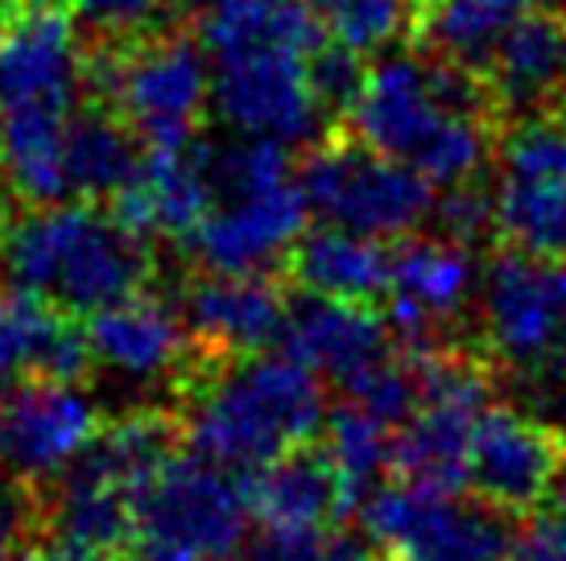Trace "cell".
Returning a JSON list of instances; mask_svg holds the SVG:
<instances>
[{
    "instance_id": "cell-13",
    "label": "cell",
    "mask_w": 566,
    "mask_h": 561,
    "mask_svg": "<svg viewBox=\"0 0 566 561\" xmlns=\"http://www.w3.org/2000/svg\"><path fill=\"white\" fill-rule=\"evenodd\" d=\"M104 430V413L80 384L21 380L0 392V470L46 487Z\"/></svg>"
},
{
    "instance_id": "cell-21",
    "label": "cell",
    "mask_w": 566,
    "mask_h": 561,
    "mask_svg": "<svg viewBox=\"0 0 566 561\" xmlns=\"http://www.w3.org/2000/svg\"><path fill=\"white\" fill-rule=\"evenodd\" d=\"M33 375L83 384L92 375V347L75 314L13 285L0 289V392Z\"/></svg>"
},
{
    "instance_id": "cell-22",
    "label": "cell",
    "mask_w": 566,
    "mask_h": 561,
    "mask_svg": "<svg viewBox=\"0 0 566 561\" xmlns=\"http://www.w3.org/2000/svg\"><path fill=\"white\" fill-rule=\"evenodd\" d=\"M282 277L298 294L377 306L394 294V248L377 235L323 223L302 232L298 244L285 252Z\"/></svg>"
},
{
    "instance_id": "cell-34",
    "label": "cell",
    "mask_w": 566,
    "mask_h": 561,
    "mask_svg": "<svg viewBox=\"0 0 566 561\" xmlns=\"http://www.w3.org/2000/svg\"><path fill=\"white\" fill-rule=\"evenodd\" d=\"M551 363H554V380H558V413H563V425H558V430L566 434V339H563V347L554 351Z\"/></svg>"
},
{
    "instance_id": "cell-1",
    "label": "cell",
    "mask_w": 566,
    "mask_h": 561,
    "mask_svg": "<svg viewBox=\"0 0 566 561\" xmlns=\"http://www.w3.org/2000/svg\"><path fill=\"white\" fill-rule=\"evenodd\" d=\"M501 125L484 75L434 50L368 66L360 95L344 116V128L364 145L418 170L434 187L480 178Z\"/></svg>"
},
{
    "instance_id": "cell-26",
    "label": "cell",
    "mask_w": 566,
    "mask_h": 561,
    "mask_svg": "<svg viewBox=\"0 0 566 561\" xmlns=\"http://www.w3.org/2000/svg\"><path fill=\"white\" fill-rule=\"evenodd\" d=\"M537 0H434L418 21V46L434 50L451 63L484 71L492 50Z\"/></svg>"
},
{
    "instance_id": "cell-28",
    "label": "cell",
    "mask_w": 566,
    "mask_h": 561,
    "mask_svg": "<svg viewBox=\"0 0 566 561\" xmlns=\"http://www.w3.org/2000/svg\"><path fill=\"white\" fill-rule=\"evenodd\" d=\"M331 42L373 54L394 46L397 38H413L418 4L413 0H306Z\"/></svg>"
},
{
    "instance_id": "cell-25",
    "label": "cell",
    "mask_w": 566,
    "mask_h": 561,
    "mask_svg": "<svg viewBox=\"0 0 566 561\" xmlns=\"http://www.w3.org/2000/svg\"><path fill=\"white\" fill-rule=\"evenodd\" d=\"M496 240L504 248L566 261V173H504L496 187Z\"/></svg>"
},
{
    "instance_id": "cell-17",
    "label": "cell",
    "mask_w": 566,
    "mask_h": 561,
    "mask_svg": "<svg viewBox=\"0 0 566 561\" xmlns=\"http://www.w3.org/2000/svg\"><path fill=\"white\" fill-rule=\"evenodd\" d=\"M83 330H87L92 363H99L104 372H116L120 380H133V384H149V380H166V375L178 380L187 359L195 356L178 301L158 297L154 289H142L116 306L87 314Z\"/></svg>"
},
{
    "instance_id": "cell-15",
    "label": "cell",
    "mask_w": 566,
    "mask_h": 561,
    "mask_svg": "<svg viewBox=\"0 0 566 561\" xmlns=\"http://www.w3.org/2000/svg\"><path fill=\"white\" fill-rule=\"evenodd\" d=\"M178 310L190 343L207 356H252L277 347L290 314V280L277 273H216L203 268L182 280Z\"/></svg>"
},
{
    "instance_id": "cell-4",
    "label": "cell",
    "mask_w": 566,
    "mask_h": 561,
    "mask_svg": "<svg viewBox=\"0 0 566 561\" xmlns=\"http://www.w3.org/2000/svg\"><path fill=\"white\" fill-rule=\"evenodd\" d=\"M0 265L17 289L87 318L142 294L158 277L149 240L128 232L95 203H46L13 215L0 240Z\"/></svg>"
},
{
    "instance_id": "cell-16",
    "label": "cell",
    "mask_w": 566,
    "mask_h": 561,
    "mask_svg": "<svg viewBox=\"0 0 566 561\" xmlns=\"http://www.w3.org/2000/svg\"><path fill=\"white\" fill-rule=\"evenodd\" d=\"M475 248L442 235H406L394 248L389 327L397 347L451 343L442 330L475 301Z\"/></svg>"
},
{
    "instance_id": "cell-14",
    "label": "cell",
    "mask_w": 566,
    "mask_h": 561,
    "mask_svg": "<svg viewBox=\"0 0 566 561\" xmlns=\"http://www.w3.org/2000/svg\"><path fill=\"white\" fill-rule=\"evenodd\" d=\"M306 194L298 173L256 190L220 194L199 227L182 240L190 261L216 273H269L285 261V252L306 232Z\"/></svg>"
},
{
    "instance_id": "cell-27",
    "label": "cell",
    "mask_w": 566,
    "mask_h": 561,
    "mask_svg": "<svg viewBox=\"0 0 566 561\" xmlns=\"http://www.w3.org/2000/svg\"><path fill=\"white\" fill-rule=\"evenodd\" d=\"M389 434H394L389 425H380L373 413H364L352 401H339L323 421V451L339 470L352 508H360L364 496L377 487L380 470H389V442H394Z\"/></svg>"
},
{
    "instance_id": "cell-36",
    "label": "cell",
    "mask_w": 566,
    "mask_h": 561,
    "mask_svg": "<svg viewBox=\"0 0 566 561\" xmlns=\"http://www.w3.org/2000/svg\"><path fill=\"white\" fill-rule=\"evenodd\" d=\"M546 508H566V475H563V484L554 487V496H551V504Z\"/></svg>"
},
{
    "instance_id": "cell-24",
    "label": "cell",
    "mask_w": 566,
    "mask_h": 561,
    "mask_svg": "<svg viewBox=\"0 0 566 561\" xmlns=\"http://www.w3.org/2000/svg\"><path fill=\"white\" fill-rule=\"evenodd\" d=\"M145 145L112 108L83 99L66 125V194L75 203H112L142 170Z\"/></svg>"
},
{
    "instance_id": "cell-2",
    "label": "cell",
    "mask_w": 566,
    "mask_h": 561,
    "mask_svg": "<svg viewBox=\"0 0 566 561\" xmlns=\"http://www.w3.org/2000/svg\"><path fill=\"white\" fill-rule=\"evenodd\" d=\"M174 392L190 454L240 475L315 442L327 421L318 375L285 351L207 356L195 347Z\"/></svg>"
},
{
    "instance_id": "cell-30",
    "label": "cell",
    "mask_w": 566,
    "mask_h": 561,
    "mask_svg": "<svg viewBox=\"0 0 566 561\" xmlns=\"http://www.w3.org/2000/svg\"><path fill=\"white\" fill-rule=\"evenodd\" d=\"M306 75H311V95L318 104V116L323 120H335L344 125V116L352 112L356 95H360L364 78H368V66L360 63L356 50L339 46V42H323V46L311 54L306 63Z\"/></svg>"
},
{
    "instance_id": "cell-19",
    "label": "cell",
    "mask_w": 566,
    "mask_h": 561,
    "mask_svg": "<svg viewBox=\"0 0 566 561\" xmlns=\"http://www.w3.org/2000/svg\"><path fill=\"white\" fill-rule=\"evenodd\" d=\"M216 190L207 178V140L178 149H145L142 170L133 173L108 211L142 240H187L211 211Z\"/></svg>"
},
{
    "instance_id": "cell-29",
    "label": "cell",
    "mask_w": 566,
    "mask_h": 561,
    "mask_svg": "<svg viewBox=\"0 0 566 561\" xmlns=\"http://www.w3.org/2000/svg\"><path fill=\"white\" fill-rule=\"evenodd\" d=\"M80 25L95 38H133V33L178 25V17L199 0H66Z\"/></svg>"
},
{
    "instance_id": "cell-8",
    "label": "cell",
    "mask_w": 566,
    "mask_h": 561,
    "mask_svg": "<svg viewBox=\"0 0 566 561\" xmlns=\"http://www.w3.org/2000/svg\"><path fill=\"white\" fill-rule=\"evenodd\" d=\"M509 520L484 499L413 484L373 487L360 504L364 532L389 561H504Z\"/></svg>"
},
{
    "instance_id": "cell-18",
    "label": "cell",
    "mask_w": 566,
    "mask_h": 561,
    "mask_svg": "<svg viewBox=\"0 0 566 561\" xmlns=\"http://www.w3.org/2000/svg\"><path fill=\"white\" fill-rule=\"evenodd\" d=\"M277 347L306 363L315 375H327L339 389H347L368 368H377L380 359L394 356L397 339L377 306L298 294V301H290Z\"/></svg>"
},
{
    "instance_id": "cell-10",
    "label": "cell",
    "mask_w": 566,
    "mask_h": 561,
    "mask_svg": "<svg viewBox=\"0 0 566 561\" xmlns=\"http://www.w3.org/2000/svg\"><path fill=\"white\" fill-rule=\"evenodd\" d=\"M83 104L80 21L66 0H0V112H59Z\"/></svg>"
},
{
    "instance_id": "cell-23",
    "label": "cell",
    "mask_w": 566,
    "mask_h": 561,
    "mask_svg": "<svg viewBox=\"0 0 566 561\" xmlns=\"http://www.w3.org/2000/svg\"><path fill=\"white\" fill-rule=\"evenodd\" d=\"M244 499L249 512L265 529H306L323 532L339 516L352 512L344 479L323 451V442H306L285 451L282 458L265 463L261 470L244 475Z\"/></svg>"
},
{
    "instance_id": "cell-6",
    "label": "cell",
    "mask_w": 566,
    "mask_h": 561,
    "mask_svg": "<svg viewBox=\"0 0 566 561\" xmlns=\"http://www.w3.org/2000/svg\"><path fill=\"white\" fill-rule=\"evenodd\" d=\"M298 187L306 207L331 227L406 240L434 215V182L394 157L364 145L352 128L335 125L302 157Z\"/></svg>"
},
{
    "instance_id": "cell-7",
    "label": "cell",
    "mask_w": 566,
    "mask_h": 561,
    "mask_svg": "<svg viewBox=\"0 0 566 561\" xmlns=\"http://www.w3.org/2000/svg\"><path fill=\"white\" fill-rule=\"evenodd\" d=\"M244 479L207 458L170 454L137 499L133 541L120 561H232L249 525Z\"/></svg>"
},
{
    "instance_id": "cell-33",
    "label": "cell",
    "mask_w": 566,
    "mask_h": 561,
    "mask_svg": "<svg viewBox=\"0 0 566 561\" xmlns=\"http://www.w3.org/2000/svg\"><path fill=\"white\" fill-rule=\"evenodd\" d=\"M323 532L265 529L252 546H244V561H318V553H323Z\"/></svg>"
},
{
    "instance_id": "cell-9",
    "label": "cell",
    "mask_w": 566,
    "mask_h": 561,
    "mask_svg": "<svg viewBox=\"0 0 566 561\" xmlns=\"http://www.w3.org/2000/svg\"><path fill=\"white\" fill-rule=\"evenodd\" d=\"M475 314L492 368H546L566 339V265L501 244L480 273Z\"/></svg>"
},
{
    "instance_id": "cell-5",
    "label": "cell",
    "mask_w": 566,
    "mask_h": 561,
    "mask_svg": "<svg viewBox=\"0 0 566 561\" xmlns=\"http://www.w3.org/2000/svg\"><path fill=\"white\" fill-rule=\"evenodd\" d=\"M83 99L116 112L145 149L190 145L211 104L207 50L178 25L95 38L83 46Z\"/></svg>"
},
{
    "instance_id": "cell-20",
    "label": "cell",
    "mask_w": 566,
    "mask_h": 561,
    "mask_svg": "<svg viewBox=\"0 0 566 561\" xmlns=\"http://www.w3.org/2000/svg\"><path fill=\"white\" fill-rule=\"evenodd\" d=\"M480 75L501 108V120L558 116L566 104V17L530 9L504 33Z\"/></svg>"
},
{
    "instance_id": "cell-32",
    "label": "cell",
    "mask_w": 566,
    "mask_h": 561,
    "mask_svg": "<svg viewBox=\"0 0 566 561\" xmlns=\"http://www.w3.org/2000/svg\"><path fill=\"white\" fill-rule=\"evenodd\" d=\"M509 561H566V508L530 516L509 546Z\"/></svg>"
},
{
    "instance_id": "cell-37",
    "label": "cell",
    "mask_w": 566,
    "mask_h": 561,
    "mask_svg": "<svg viewBox=\"0 0 566 561\" xmlns=\"http://www.w3.org/2000/svg\"><path fill=\"white\" fill-rule=\"evenodd\" d=\"M413 4H418V21H422V17H426V9H430V4H434V0H413ZM413 33H418V30H413Z\"/></svg>"
},
{
    "instance_id": "cell-11",
    "label": "cell",
    "mask_w": 566,
    "mask_h": 561,
    "mask_svg": "<svg viewBox=\"0 0 566 561\" xmlns=\"http://www.w3.org/2000/svg\"><path fill=\"white\" fill-rule=\"evenodd\" d=\"M566 475V434L517 405H484L468 451V496L504 516L546 508Z\"/></svg>"
},
{
    "instance_id": "cell-35",
    "label": "cell",
    "mask_w": 566,
    "mask_h": 561,
    "mask_svg": "<svg viewBox=\"0 0 566 561\" xmlns=\"http://www.w3.org/2000/svg\"><path fill=\"white\" fill-rule=\"evenodd\" d=\"M13 561H63V558H59L54 549H21Z\"/></svg>"
},
{
    "instance_id": "cell-3",
    "label": "cell",
    "mask_w": 566,
    "mask_h": 561,
    "mask_svg": "<svg viewBox=\"0 0 566 561\" xmlns=\"http://www.w3.org/2000/svg\"><path fill=\"white\" fill-rule=\"evenodd\" d=\"M178 409H128L66 463L42 496V532L63 561H120L133 541L137 499L154 470L178 454Z\"/></svg>"
},
{
    "instance_id": "cell-31",
    "label": "cell",
    "mask_w": 566,
    "mask_h": 561,
    "mask_svg": "<svg viewBox=\"0 0 566 561\" xmlns=\"http://www.w3.org/2000/svg\"><path fill=\"white\" fill-rule=\"evenodd\" d=\"M42 532V496L38 487L0 475V561H13L30 549V537Z\"/></svg>"
},
{
    "instance_id": "cell-12",
    "label": "cell",
    "mask_w": 566,
    "mask_h": 561,
    "mask_svg": "<svg viewBox=\"0 0 566 561\" xmlns=\"http://www.w3.org/2000/svg\"><path fill=\"white\" fill-rule=\"evenodd\" d=\"M298 46H256L211 59V108L240 137L306 140L323 125Z\"/></svg>"
}]
</instances>
